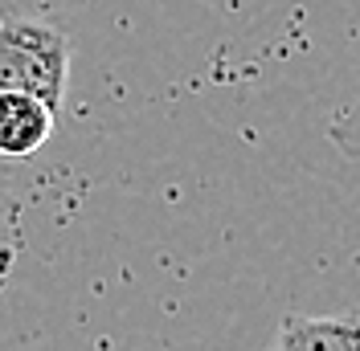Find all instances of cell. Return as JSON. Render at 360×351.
<instances>
[{"label":"cell","instance_id":"1","mask_svg":"<svg viewBox=\"0 0 360 351\" xmlns=\"http://www.w3.org/2000/svg\"><path fill=\"white\" fill-rule=\"evenodd\" d=\"M70 82V41L62 29L33 17H0V90L62 107Z\"/></svg>","mask_w":360,"mask_h":351},{"label":"cell","instance_id":"2","mask_svg":"<svg viewBox=\"0 0 360 351\" xmlns=\"http://www.w3.org/2000/svg\"><path fill=\"white\" fill-rule=\"evenodd\" d=\"M53 114L41 98L0 90V155L4 159H25L41 152L53 135Z\"/></svg>","mask_w":360,"mask_h":351},{"label":"cell","instance_id":"3","mask_svg":"<svg viewBox=\"0 0 360 351\" xmlns=\"http://www.w3.org/2000/svg\"><path fill=\"white\" fill-rule=\"evenodd\" d=\"M270 351H360V319L291 314L278 323Z\"/></svg>","mask_w":360,"mask_h":351},{"label":"cell","instance_id":"4","mask_svg":"<svg viewBox=\"0 0 360 351\" xmlns=\"http://www.w3.org/2000/svg\"><path fill=\"white\" fill-rule=\"evenodd\" d=\"M328 139H332V147L344 159L360 164V98H352L348 107H340V114L332 119V127H328Z\"/></svg>","mask_w":360,"mask_h":351}]
</instances>
